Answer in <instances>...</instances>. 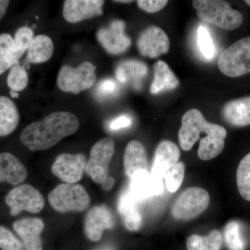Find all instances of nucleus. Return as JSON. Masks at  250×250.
Masks as SVG:
<instances>
[{
	"label": "nucleus",
	"instance_id": "11",
	"mask_svg": "<svg viewBox=\"0 0 250 250\" xmlns=\"http://www.w3.org/2000/svg\"><path fill=\"white\" fill-rule=\"evenodd\" d=\"M137 47L143 57L156 59L168 52L170 39L165 31L156 26H150L141 33Z\"/></svg>",
	"mask_w": 250,
	"mask_h": 250
},
{
	"label": "nucleus",
	"instance_id": "42",
	"mask_svg": "<svg viewBox=\"0 0 250 250\" xmlns=\"http://www.w3.org/2000/svg\"><path fill=\"white\" fill-rule=\"evenodd\" d=\"M93 250H116L114 248H111V247H104V248H100V249H96Z\"/></svg>",
	"mask_w": 250,
	"mask_h": 250
},
{
	"label": "nucleus",
	"instance_id": "14",
	"mask_svg": "<svg viewBox=\"0 0 250 250\" xmlns=\"http://www.w3.org/2000/svg\"><path fill=\"white\" fill-rule=\"evenodd\" d=\"M181 152L178 146L170 141H163L156 147L151 175L163 180L166 174L178 163Z\"/></svg>",
	"mask_w": 250,
	"mask_h": 250
},
{
	"label": "nucleus",
	"instance_id": "10",
	"mask_svg": "<svg viewBox=\"0 0 250 250\" xmlns=\"http://www.w3.org/2000/svg\"><path fill=\"white\" fill-rule=\"evenodd\" d=\"M86 158L82 153L59 154L52 164V174L62 182L76 184L83 177L86 166Z\"/></svg>",
	"mask_w": 250,
	"mask_h": 250
},
{
	"label": "nucleus",
	"instance_id": "4",
	"mask_svg": "<svg viewBox=\"0 0 250 250\" xmlns=\"http://www.w3.org/2000/svg\"><path fill=\"white\" fill-rule=\"evenodd\" d=\"M224 128L221 125L208 123L198 109L188 110L182 117V126L178 134L179 146L184 151L190 150L200 139L202 133L214 134Z\"/></svg>",
	"mask_w": 250,
	"mask_h": 250
},
{
	"label": "nucleus",
	"instance_id": "34",
	"mask_svg": "<svg viewBox=\"0 0 250 250\" xmlns=\"http://www.w3.org/2000/svg\"><path fill=\"white\" fill-rule=\"evenodd\" d=\"M0 57L18 61L16 59V47L13 36L9 34H0Z\"/></svg>",
	"mask_w": 250,
	"mask_h": 250
},
{
	"label": "nucleus",
	"instance_id": "39",
	"mask_svg": "<svg viewBox=\"0 0 250 250\" xmlns=\"http://www.w3.org/2000/svg\"><path fill=\"white\" fill-rule=\"evenodd\" d=\"M10 1L8 0H0V20L1 19L7 11L9 6Z\"/></svg>",
	"mask_w": 250,
	"mask_h": 250
},
{
	"label": "nucleus",
	"instance_id": "25",
	"mask_svg": "<svg viewBox=\"0 0 250 250\" xmlns=\"http://www.w3.org/2000/svg\"><path fill=\"white\" fill-rule=\"evenodd\" d=\"M53 52V42L49 36H36L28 49L27 61L30 63H42L51 59Z\"/></svg>",
	"mask_w": 250,
	"mask_h": 250
},
{
	"label": "nucleus",
	"instance_id": "17",
	"mask_svg": "<svg viewBox=\"0 0 250 250\" xmlns=\"http://www.w3.org/2000/svg\"><path fill=\"white\" fill-rule=\"evenodd\" d=\"M164 182L155 178L148 171L135 174L131 179L129 191L139 202L157 196L164 192Z\"/></svg>",
	"mask_w": 250,
	"mask_h": 250
},
{
	"label": "nucleus",
	"instance_id": "5",
	"mask_svg": "<svg viewBox=\"0 0 250 250\" xmlns=\"http://www.w3.org/2000/svg\"><path fill=\"white\" fill-rule=\"evenodd\" d=\"M218 65L224 75L238 77L250 73V36L230 45L220 54Z\"/></svg>",
	"mask_w": 250,
	"mask_h": 250
},
{
	"label": "nucleus",
	"instance_id": "31",
	"mask_svg": "<svg viewBox=\"0 0 250 250\" xmlns=\"http://www.w3.org/2000/svg\"><path fill=\"white\" fill-rule=\"evenodd\" d=\"M197 44L199 49L207 60H211L214 57L215 47L209 31L205 26H200L197 30Z\"/></svg>",
	"mask_w": 250,
	"mask_h": 250
},
{
	"label": "nucleus",
	"instance_id": "16",
	"mask_svg": "<svg viewBox=\"0 0 250 250\" xmlns=\"http://www.w3.org/2000/svg\"><path fill=\"white\" fill-rule=\"evenodd\" d=\"M104 4V1L102 0H66L64 1L62 16L67 22H80L101 16Z\"/></svg>",
	"mask_w": 250,
	"mask_h": 250
},
{
	"label": "nucleus",
	"instance_id": "35",
	"mask_svg": "<svg viewBox=\"0 0 250 250\" xmlns=\"http://www.w3.org/2000/svg\"><path fill=\"white\" fill-rule=\"evenodd\" d=\"M119 91L118 83L111 79H106L98 83L97 94L100 98H110L115 96Z\"/></svg>",
	"mask_w": 250,
	"mask_h": 250
},
{
	"label": "nucleus",
	"instance_id": "22",
	"mask_svg": "<svg viewBox=\"0 0 250 250\" xmlns=\"http://www.w3.org/2000/svg\"><path fill=\"white\" fill-rule=\"evenodd\" d=\"M146 63L136 59H129L120 62L116 69L117 80L123 83H130L138 86L147 75Z\"/></svg>",
	"mask_w": 250,
	"mask_h": 250
},
{
	"label": "nucleus",
	"instance_id": "40",
	"mask_svg": "<svg viewBox=\"0 0 250 250\" xmlns=\"http://www.w3.org/2000/svg\"><path fill=\"white\" fill-rule=\"evenodd\" d=\"M114 184V179H113V177H109V176H108L107 178L105 179L104 182L103 183L104 189L106 190H110L112 188H113Z\"/></svg>",
	"mask_w": 250,
	"mask_h": 250
},
{
	"label": "nucleus",
	"instance_id": "15",
	"mask_svg": "<svg viewBox=\"0 0 250 250\" xmlns=\"http://www.w3.org/2000/svg\"><path fill=\"white\" fill-rule=\"evenodd\" d=\"M15 231L22 240L25 250H43L41 233L45 224L39 218H25L16 220L13 224Z\"/></svg>",
	"mask_w": 250,
	"mask_h": 250
},
{
	"label": "nucleus",
	"instance_id": "3",
	"mask_svg": "<svg viewBox=\"0 0 250 250\" xmlns=\"http://www.w3.org/2000/svg\"><path fill=\"white\" fill-rule=\"evenodd\" d=\"M48 201L54 210L60 213H69L86 209L90 198L83 186L64 183L59 184L49 192Z\"/></svg>",
	"mask_w": 250,
	"mask_h": 250
},
{
	"label": "nucleus",
	"instance_id": "8",
	"mask_svg": "<svg viewBox=\"0 0 250 250\" xmlns=\"http://www.w3.org/2000/svg\"><path fill=\"white\" fill-rule=\"evenodd\" d=\"M5 202L10 208V214L16 216L21 212L39 213L45 206V199L39 190L29 184L18 186L10 190L5 197Z\"/></svg>",
	"mask_w": 250,
	"mask_h": 250
},
{
	"label": "nucleus",
	"instance_id": "33",
	"mask_svg": "<svg viewBox=\"0 0 250 250\" xmlns=\"http://www.w3.org/2000/svg\"><path fill=\"white\" fill-rule=\"evenodd\" d=\"M0 248L2 250H25L22 242L2 225H0Z\"/></svg>",
	"mask_w": 250,
	"mask_h": 250
},
{
	"label": "nucleus",
	"instance_id": "6",
	"mask_svg": "<svg viewBox=\"0 0 250 250\" xmlns=\"http://www.w3.org/2000/svg\"><path fill=\"white\" fill-rule=\"evenodd\" d=\"M209 202V194L205 189L188 188L177 197L171 213L176 220H191L203 213Z\"/></svg>",
	"mask_w": 250,
	"mask_h": 250
},
{
	"label": "nucleus",
	"instance_id": "13",
	"mask_svg": "<svg viewBox=\"0 0 250 250\" xmlns=\"http://www.w3.org/2000/svg\"><path fill=\"white\" fill-rule=\"evenodd\" d=\"M115 225L114 216L107 206H95L85 215L83 230L88 240L97 242L101 239L104 230L111 229Z\"/></svg>",
	"mask_w": 250,
	"mask_h": 250
},
{
	"label": "nucleus",
	"instance_id": "28",
	"mask_svg": "<svg viewBox=\"0 0 250 250\" xmlns=\"http://www.w3.org/2000/svg\"><path fill=\"white\" fill-rule=\"evenodd\" d=\"M238 192L243 198L250 202V152L240 162L236 172Z\"/></svg>",
	"mask_w": 250,
	"mask_h": 250
},
{
	"label": "nucleus",
	"instance_id": "36",
	"mask_svg": "<svg viewBox=\"0 0 250 250\" xmlns=\"http://www.w3.org/2000/svg\"><path fill=\"white\" fill-rule=\"evenodd\" d=\"M140 9L147 13H156L161 11L168 3L166 0H139L136 1Z\"/></svg>",
	"mask_w": 250,
	"mask_h": 250
},
{
	"label": "nucleus",
	"instance_id": "44",
	"mask_svg": "<svg viewBox=\"0 0 250 250\" xmlns=\"http://www.w3.org/2000/svg\"><path fill=\"white\" fill-rule=\"evenodd\" d=\"M245 2H246L247 4H248L249 6H250V0H246Z\"/></svg>",
	"mask_w": 250,
	"mask_h": 250
},
{
	"label": "nucleus",
	"instance_id": "26",
	"mask_svg": "<svg viewBox=\"0 0 250 250\" xmlns=\"http://www.w3.org/2000/svg\"><path fill=\"white\" fill-rule=\"evenodd\" d=\"M223 236L218 230H213L207 236L193 234L187 238L188 250H220Z\"/></svg>",
	"mask_w": 250,
	"mask_h": 250
},
{
	"label": "nucleus",
	"instance_id": "30",
	"mask_svg": "<svg viewBox=\"0 0 250 250\" xmlns=\"http://www.w3.org/2000/svg\"><path fill=\"white\" fill-rule=\"evenodd\" d=\"M29 78L25 67L17 65L13 67L7 77V85L11 90L22 91L27 86Z\"/></svg>",
	"mask_w": 250,
	"mask_h": 250
},
{
	"label": "nucleus",
	"instance_id": "43",
	"mask_svg": "<svg viewBox=\"0 0 250 250\" xmlns=\"http://www.w3.org/2000/svg\"><path fill=\"white\" fill-rule=\"evenodd\" d=\"M116 2L121 3H126V4H129V3L132 2V1H115Z\"/></svg>",
	"mask_w": 250,
	"mask_h": 250
},
{
	"label": "nucleus",
	"instance_id": "2",
	"mask_svg": "<svg viewBox=\"0 0 250 250\" xmlns=\"http://www.w3.org/2000/svg\"><path fill=\"white\" fill-rule=\"evenodd\" d=\"M192 6L199 18L225 30H235L243 22V15L222 0H195Z\"/></svg>",
	"mask_w": 250,
	"mask_h": 250
},
{
	"label": "nucleus",
	"instance_id": "32",
	"mask_svg": "<svg viewBox=\"0 0 250 250\" xmlns=\"http://www.w3.org/2000/svg\"><path fill=\"white\" fill-rule=\"evenodd\" d=\"M185 174V164L179 162L166 174V185L169 192H177L183 183Z\"/></svg>",
	"mask_w": 250,
	"mask_h": 250
},
{
	"label": "nucleus",
	"instance_id": "7",
	"mask_svg": "<svg viewBox=\"0 0 250 250\" xmlns=\"http://www.w3.org/2000/svg\"><path fill=\"white\" fill-rule=\"evenodd\" d=\"M96 67L92 62H82L79 66L63 65L57 77V85L64 92L74 94L91 88L96 81Z\"/></svg>",
	"mask_w": 250,
	"mask_h": 250
},
{
	"label": "nucleus",
	"instance_id": "18",
	"mask_svg": "<svg viewBox=\"0 0 250 250\" xmlns=\"http://www.w3.org/2000/svg\"><path fill=\"white\" fill-rule=\"evenodd\" d=\"M27 168L14 154L0 153V183L7 182L16 186L26 180Z\"/></svg>",
	"mask_w": 250,
	"mask_h": 250
},
{
	"label": "nucleus",
	"instance_id": "23",
	"mask_svg": "<svg viewBox=\"0 0 250 250\" xmlns=\"http://www.w3.org/2000/svg\"><path fill=\"white\" fill-rule=\"evenodd\" d=\"M154 80L151 85V93L156 95L178 87L179 81L166 62L158 61L154 65Z\"/></svg>",
	"mask_w": 250,
	"mask_h": 250
},
{
	"label": "nucleus",
	"instance_id": "20",
	"mask_svg": "<svg viewBox=\"0 0 250 250\" xmlns=\"http://www.w3.org/2000/svg\"><path fill=\"white\" fill-rule=\"evenodd\" d=\"M125 173L130 179L143 171L147 170V155L146 147L138 141L128 143L124 154Z\"/></svg>",
	"mask_w": 250,
	"mask_h": 250
},
{
	"label": "nucleus",
	"instance_id": "19",
	"mask_svg": "<svg viewBox=\"0 0 250 250\" xmlns=\"http://www.w3.org/2000/svg\"><path fill=\"white\" fill-rule=\"evenodd\" d=\"M139 202L129 190L122 194L118 202V210L125 228L129 231H138L142 225L143 218Z\"/></svg>",
	"mask_w": 250,
	"mask_h": 250
},
{
	"label": "nucleus",
	"instance_id": "24",
	"mask_svg": "<svg viewBox=\"0 0 250 250\" xmlns=\"http://www.w3.org/2000/svg\"><path fill=\"white\" fill-rule=\"evenodd\" d=\"M20 121L19 112L12 100L0 96V137L14 132Z\"/></svg>",
	"mask_w": 250,
	"mask_h": 250
},
{
	"label": "nucleus",
	"instance_id": "37",
	"mask_svg": "<svg viewBox=\"0 0 250 250\" xmlns=\"http://www.w3.org/2000/svg\"><path fill=\"white\" fill-rule=\"evenodd\" d=\"M132 124V118L129 115L123 114L112 120L108 124V128L111 131H118L125 128H129Z\"/></svg>",
	"mask_w": 250,
	"mask_h": 250
},
{
	"label": "nucleus",
	"instance_id": "1",
	"mask_svg": "<svg viewBox=\"0 0 250 250\" xmlns=\"http://www.w3.org/2000/svg\"><path fill=\"white\" fill-rule=\"evenodd\" d=\"M79 126L80 121L74 113L54 112L47 115L42 121L26 126L20 139L29 150H47L62 139L76 133Z\"/></svg>",
	"mask_w": 250,
	"mask_h": 250
},
{
	"label": "nucleus",
	"instance_id": "21",
	"mask_svg": "<svg viewBox=\"0 0 250 250\" xmlns=\"http://www.w3.org/2000/svg\"><path fill=\"white\" fill-rule=\"evenodd\" d=\"M223 116L225 121L235 126L250 125V97L237 99L224 106Z\"/></svg>",
	"mask_w": 250,
	"mask_h": 250
},
{
	"label": "nucleus",
	"instance_id": "12",
	"mask_svg": "<svg viewBox=\"0 0 250 250\" xmlns=\"http://www.w3.org/2000/svg\"><path fill=\"white\" fill-rule=\"evenodd\" d=\"M126 24L121 20H114L106 27H102L97 32V38L108 53H123L131 45V39L125 35Z\"/></svg>",
	"mask_w": 250,
	"mask_h": 250
},
{
	"label": "nucleus",
	"instance_id": "29",
	"mask_svg": "<svg viewBox=\"0 0 250 250\" xmlns=\"http://www.w3.org/2000/svg\"><path fill=\"white\" fill-rule=\"evenodd\" d=\"M34 38V31L27 26L20 27L16 31L14 39L16 60L19 61L23 54L28 50Z\"/></svg>",
	"mask_w": 250,
	"mask_h": 250
},
{
	"label": "nucleus",
	"instance_id": "27",
	"mask_svg": "<svg viewBox=\"0 0 250 250\" xmlns=\"http://www.w3.org/2000/svg\"><path fill=\"white\" fill-rule=\"evenodd\" d=\"M225 243L229 250H246V241L243 225L239 221L229 222L224 229Z\"/></svg>",
	"mask_w": 250,
	"mask_h": 250
},
{
	"label": "nucleus",
	"instance_id": "38",
	"mask_svg": "<svg viewBox=\"0 0 250 250\" xmlns=\"http://www.w3.org/2000/svg\"><path fill=\"white\" fill-rule=\"evenodd\" d=\"M19 65V61H13L0 57V75L11 67Z\"/></svg>",
	"mask_w": 250,
	"mask_h": 250
},
{
	"label": "nucleus",
	"instance_id": "41",
	"mask_svg": "<svg viewBox=\"0 0 250 250\" xmlns=\"http://www.w3.org/2000/svg\"><path fill=\"white\" fill-rule=\"evenodd\" d=\"M9 93L11 98H18L19 97V94H18V92L14 91V90H10Z\"/></svg>",
	"mask_w": 250,
	"mask_h": 250
},
{
	"label": "nucleus",
	"instance_id": "9",
	"mask_svg": "<svg viewBox=\"0 0 250 250\" xmlns=\"http://www.w3.org/2000/svg\"><path fill=\"white\" fill-rule=\"evenodd\" d=\"M115 152V142L104 138L94 145L87 161L85 172L95 183L103 184L108 177L109 164Z\"/></svg>",
	"mask_w": 250,
	"mask_h": 250
}]
</instances>
